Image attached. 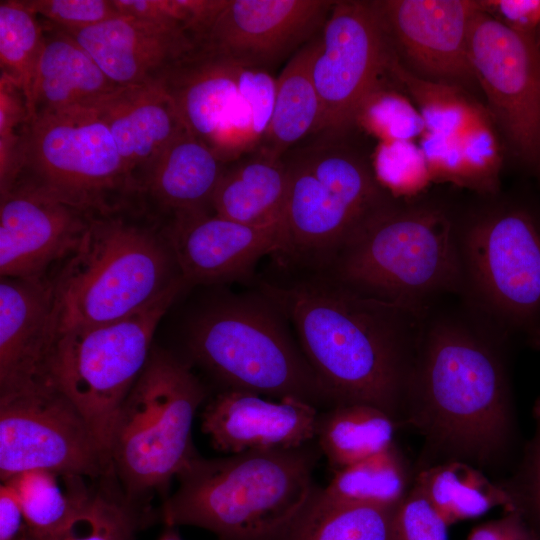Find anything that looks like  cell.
Segmentation results:
<instances>
[{"label": "cell", "instance_id": "1", "mask_svg": "<svg viewBox=\"0 0 540 540\" xmlns=\"http://www.w3.org/2000/svg\"><path fill=\"white\" fill-rule=\"evenodd\" d=\"M259 288L288 318L333 406L366 403L397 422L425 313L362 295L320 270Z\"/></svg>", "mask_w": 540, "mask_h": 540}, {"label": "cell", "instance_id": "2", "mask_svg": "<svg viewBox=\"0 0 540 540\" xmlns=\"http://www.w3.org/2000/svg\"><path fill=\"white\" fill-rule=\"evenodd\" d=\"M401 419L425 440L421 469L449 460L481 467L501 463L512 446L515 421L497 347L454 319L424 324Z\"/></svg>", "mask_w": 540, "mask_h": 540}, {"label": "cell", "instance_id": "3", "mask_svg": "<svg viewBox=\"0 0 540 540\" xmlns=\"http://www.w3.org/2000/svg\"><path fill=\"white\" fill-rule=\"evenodd\" d=\"M322 455L315 439L289 449L201 455L160 508L165 526H194L219 540H283L311 497Z\"/></svg>", "mask_w": 540, "mask_h": 540}, {"label": "cell", "instance_id": "4", "mask_svg": "<svg viewBox=\"0 0 540 540\" xmlns=\"http://www.w3.org/2000/svg\"><path fill=\"white\" fill-rule=\"evenodd\" d=\"M52 280L57 336L124 319L187 287L165 221L141 203L91 214L79 247Z\"/></svg>", "mask_w": 540, "mask_h": 540}, {"label": "cell", "instance_id": "5", "mask_svg": "<svg viewBox=\"0 0 540 540\" xmlns=\"http://www.w3.org/2000/svg\"><path fill=\"white\" fill-rule=\"evenodd\" d=\"M185 347V359L223 390L333 406L288 318L260 288L222 291L203 303L187 322Z\"/></svg>", "mask_w": 540, "mask_h": 540}, {"label": "cell", "instance_id": "6", "mask_svg": "<svg viewBox=\"0 0 540 540\" xmlns=\"http://www.w3.org/2000/svg\"><path fill=\"white\" fill-rule=\"evenodd\" d=\"M320 271L362 295L425 313L435 297L461 291L459 229L438 206L394 202Z\"/></svg>", "mask_w": 540, "mask_h": 540}, {"label": "cell", "instance_id": "7", "mask_svg": "<svg viewBox=\"0 0 540 540\" xmlns=\"http://www.w3.org/2000/svg\"><path fill=\"white\" fill-rule=\"evenodd\" d=\"M207 396L183 357L153 347L116 417L109 444L114 473L126 497L148 506L197 457L193 420Z\"/></svg>", "mask_w": 540, "mask_h": 540}, {"label": "cell", "instance_id": "8", "mask_svg": "<svg viewBox=\"0 0 540 540\" xmlns=\"http://www.w3.org/2000/svg\"><path fill=\"white\" fill-rule=\"evenodd\" d=\"M288 190L283 245L285 265L321 270L395 198L371 165L329 136L283 159Z\"/></svg>", "mask_w": 540, "mask_h": 540}, {"label": "cell", "instance_id": "9", "mask_svg": "<svg viewBox=\"0 0 540 540\" xmlns=\"http://www.w3.org/2000/svg\"><path fill=\"white\" fill-rule=\"evenodd\" d=\"M11 189L36 193L90 214L139 201L97 108L30 119Z\"/></svg>", "mask_w": 540, "mask_h": 540}, {"label": "cell", "instance_id": "10", "mask_svg": "<svg viewBox=\"0 0 540 540\" xmlns=\"http://www.w3.org/2000/svg\"><path fill=\"white\" fill-rule=\"evenodd\" d=\"M184 288L124 319L57 336L50 382L77 407L108 454L114 422L149 360L156 328Z\"/></svg>", "mask_w": 540, "mask_h": 540}, {"label": "cell", "instance_id": "11", "mask_svg": "<svg viewBox=\"0 0 540 540\" xmlns=\"http://www.w3.org/2000/svg\"><path fill=\"white\" fill-rule=\"evenodd\" d=\"M465 292L491 321L540 348V224L520 208L486 212L459 229Z\"/></svg>", "mask_w": 540, "mask_h": 540}, {"label": "cell", "instance_id": "12", "mask_svg": "<svg viewBox=\"0 0 540 540\" xmlns=\"http://www.w3.org/2000/svg\"><path fill=\"white\" fill-rule=\"evenodd\" d=\"M162 82L187 131L224 164L258 149L273 106L243 66L195 49Z\"/></svg>", "mask_w": 540, "mask_h": 540}, {"label": "cell", "instance_id": "13", "mask_svg": "<svg viewBox=\"0 0 540 540\" xmlns=\"http://www.w3.org/2000/svg\"><path fill=\"white\" fill-rule=\"evenodd\" d=\"M32 470L97 480L113 470L77 407L55 386L0 397V478Z\"/></svg>", "mask_w": 540, "mask_h": 540}, {"label": "cell", "instance_id": "14", "mask_svg": "<svg viewBox=\"0 0 540 540\" xmlns=\"http://www.w3.org/2000/svg\"><path fill=\"white\" fill-rule=\"evenodd\" d=\"M393 54L374 1H335L312 62L321 102L316 133L341 137L354 126L361 103L388 75Z\"/></svg>", "mask_w": 540, "mask_h": 540}, {"label": "cell", "instance_id": "15", "mask_svg": "<svg viewBox=\"0 0 540 540\" xmlns=\"http://www.w3.org/2000/svg\"><path fill=\"white\" fill-rule=\"evenodd\" d=\"M469 57L491 116L516 155L540 165V47L535 35L517 32L487 12H476Z\"/></svg>", "mask_w": 540, "mask_h": 540}, {"label": "cell", "instance_id": "16", "mask_svg": "<svg viewBox=\"0 0 540 540\" xmlns=\"http://www.w3.org/2000/svg\"><path fill=\"white\" fill-rule=\"evenodd\" d=\"M335 1L225 0L196 50L266 70L316 37Z\"/></svg>", "mask_w": 540, "mask_h": 540}, {"label": "cell", "instance_id": "17", "mask_svg": "<svg viewBox=\"0 0 540 540\" xmlns=\"http://www.w3.org/2000/svg\"><path fill=\"white\" fill-rule=\"evenodd\" d=\"M374 4L394 53L415 69L413 73L456 86L475 79L469 33L479 1L383 0Z\"/></svg>", "mask_w": 540, "mask_h": 540}, {"label": "cell", "instance_id": "18", "mask_svg": "<svg viewBox=\"0 0 540 540\" xmlns=\"http://www.w3.org/2000/svg\"><path fill=\"white\" fill-rule=\"evenodd\" d=\"M181 275L187 286L224 285L251 277L266 255H278L283 225L254 226L214 212L165 221Z\"/></svg>", "mask_w": 540, "mask_h": 540}, {"label": "cell", "instance_id": "19", "mask_svg": "<svg viewBox=\"0 0 540 540\" xmlns=\"http://www.w3.org/2000/svg\"><path fill=\"white\" fill-rule=\"evenodd\" d=\"M57 333L52 278L1 277L0 397L52 385Z\"/></svg>", "mask_w": 540, "mask_h": 540}, {"label": "cell", "instance_id": "20", "mask_svg": "<svg viewBox=\"0 0 540 540\" xmlns=\"http://www.w3.org/2000/svg\"><path fill=\"white\" fill-rule=\"evenodd\" d=\"M91 214L26 190L11 189L0 202V275L46 276L79 247Z\"/></svg>", "mask_w": 540, "mask_h": 540}, {"label": "cell", "instance_id": "21", "mask_svg": "<svg viewBox=\"0 0 540 540\" xmlns=\"http://www.w3.org/2000/svg\"><path fill=\"white\" fill-rule=\"evenodd\" d=\"M318 415L317 407L298 399L222 390L202 411L201 429L214 449L228 454L289 449L315 439Z\"/></svg>", "mask_w": 540, "mask_h": 540}, {"label": "cell", "instance_id": "22", "mask_svg": "<svg viewBox=\"0 0 540 540\" xmlns=\"http://www.w3.org/2000/svg\"><path fill=\"white\" fill-rule=\"evenodd\" d=\"M65 31L119 87L161 79L196 48L195 40L179 29L127 15Z\"/></svg>", "mask_w": 540, "mask_h": 540}, {"label": "cell", "instance_id": "23", "mask_svg": "<svg viewBox=\"0 0 540 540\" xmlns=\"http://www.w3.org/2000/svg\"><path fill=\"white\" fill-rule=\"evenodd\" d=\"M97 110L110 130L127 174L138 194L157 158L187 130L162 78L121 87Z\"/></svg>", "mask_w": 540, "mask_h": 540}, {"label": "cell", "instance_id": "24", "mask_svg": "<svg viewBox=\"0 0 540 540\" xmlns=\"http://www.w3.org/2000/svg\"><path fill=\"white\" fill-rule=\"evenodd\" d=\"M226 164L187 130L162 152L139 192L143 207L163 221L213 212L212 200Z\"/></svg>", "mask_w": 540, "mask_h": 540}, {"label": "cell", "instance_id": "25", "mask_svg": "<svg viewBox=\"0 0 540 540\" xmlns=\"http://www.w3.org/2000/svg\"><path fill=\"white\" fill-rule=\"evenodd\" d=\"M40 20L44 43L29 105L30 119L97 108L121 88L67 31Z\"/></svg>", "mask_w": 540, "mask_h": 540}, {"label": "cell", "instance_id": "26", "mask_svg": "<svg viewBox=\"0 0 540 540\" xmlns=\"http://www.w3.org/2000/svg\"><path fill=\"white\" fill-rule=\"evenodd\" d=\"M287 190L283 158L255 151L226 164L213 196L212 211L248 225H283Z\"/></svg>", "mask_w": 540, "mask_h": 540}, {"label": "cell", "instance_id": "27", "mask_svg": "<svg viewBox=\"0 0 540 540\" xmlns=\"http://www.w3.org/2000/svg\"><path fill=\"white\" fill-rule=\"evenodd\" d=\"M61 476L45 470L17 474L9 482L20 499L26 525L25 536L30 540H62L86 521L93 487L84 477Z\"/></svg>", "mask_w": 540, "mask_h": 540}, {"label": "cell", "instance_id": "28", "mask_svg": "<svg viewBox=\"0 0 540 540\" xmlns=\"http://www.w3.org/2000/svg\"><path fill=\"white\" fill-rule=\"evenodd\" d=\"M318 36L293 54L276 78L272 115L256 150L264 155L283 158L293 144L318 129L321 102L311 71Z\"/></svg>", "mask_w": 540, "mask_h": 540}, {"label": "cell", "instance_id": "29", "mask_svg": "<svg viewBox=\"0 0 540 540\" xmlns=\"http://www.w3.org/2000/svg\"><path fill=\"white\" fill-rule=\"evenodd\" d=\"M397 423L371 404H337L319 413L315 441L337 471L389 448Z\"/></svg>", "mask_w": 540, "mask_h": 540}, {"label": "cell", "instance_id": "30", "mask_svg": "<svg viewBox=\"0 0 540 540\" xmlns=\"http://www.w3.org/2000/svg\"><path fill=\"white\" fill-rule=\"evenodd\" d=\"M413 485L428 499L448 526L482 516L493 507L512 509L502 484L489 480L474 465L449 460L422 468Z\"/></svg>", "mask_w": 540, "mask_h": 540}, {"label": "cell", "instance_id": "31", "mask_svg": "<svg viewBox=\"0 0 540 540\" xmlns=\"http://www.w3.org/2000/svg\"><path fill=\"white\" fill-rule=\"evenodd\" d=\"M395 509L338 502L316 486L283 540H391Z\"/></svg>", "mask_w": 540, "mask_h": 540}, {"label": "cell", "instance_id": "32", "mask_svg": "<svg viewBox=\"0 0 540 540\" xmlns=\"http://www.w3.org/2000/svg\"><path fill=\"white\" fill-rule=\"evenodd\" d=\"M388 75L408 94L427 131L459 137L472 127L491 122L488 113L461 87L416 75L395 53Z\"/></svg>", "mask_w": 540, "mask_h": 540}, {"label": "cell", "instance_id": "33", "mask_svg": "<svg viewBox=\"0 0 540 540\" xmlns=\"http://www.w3.org/2000/svg\"><path fill=\"white\" fill-rule=\"evenodd\" d=\"M410 471L395 444L335 471L324 494L347 504L397 507L410 488Z\"/></svg>", "mask_w": 540, "mask_h": 540}, {"label": "cell", "instance_id": "34", "mask_svg": "<svg viewBox=\"0 0 540 540\" xmlns=\"http://www.w3.org/2000/svg\"><path fill=\"white\" fill-rule=\"evenodd\" d=\"M44 43L40 18L22 1L0 2V66L5 77L23 92L28 110Z\"/></svg>", "mask_w": 540, "mask_h": 540}, {"label": "cell", "instance_id": "35", "mask_svg": "<svg viewBox=\"0 0 540 540\" xmlns=\"http://www.w3.org/2000/svg\"><path fill=\"white\" fill-rule=\"evenodd\" d=\"M155 518L149 506L130 501L123 492L114 470L97 479L85 523L88 532L75 530L62 540H134L137 532ZM76 529V528H75ZM23 540H30L25 535Z\"/></svg>", "mask_w": 540, "mask_h": 540}, {"label": "cell", "instance_id": "36", "mask_svg": "<svg viewBox=\"0 0 540 540\" xmlns=\"http://www.w3.org/2000/svg\"><path fill=\"white\" fill-rule=\"evenodd\" d=\"M354 125L380 141H414L426 130L409 97L381 83L361 103Z\"/></svg>", "mask_w": 540, "mask_h": 540}, {"label": "cell", "instance_id": "37", "mask_svg": "<svg viewBox=\"0 0 540 540\" xmlns=\"http://www.w3.org/2000/svg\"><path fill=\"white\" fill-rule=\"evenodd\" d=\"M371 167L376 180L394 198L414 195L432 180L423 152L414 141L378 142Z\"/></svg>", "mask_w": 540, "mask_h": 540}, {"label": "cell", "instance_id": "38", "mask_svg": "<svg viewBox=\"0 0 540 540\" xmlns=\"http://www.w3.org/2000/svg\"><path fill=\"white\" fill-rule=\"evenodd\" d=\"M121 15L132 16L189 34L196 45L225 0H114Z\"/></svg>", "mask_w": 540, "mask_h": 540}, {"label": "cell", "instance_id": "39", "mask_svg": "<svg viewBox=\"0 0 540 540\" xmlns=\"http://www.w3.org/2000/svg\"><path fill=\"white\" fill-rule=\"evenodd\" d=\"M29 123L23 92L7 78L0 77V194L14 183Z\"/></svg>", "mask_w": 540, "mask_h": 540}, {"label": "cell", "instance_id": "40", "mask_svg": "<svg viewBox=\"0 0 540 540\" xmlns=\"http://www.w3.org/2000/svg\"><path fill=\"white\" fill-rule=\"evenodd\" d=\"M509 495L511 510L523 518L536 540H540V432L527 443L515 473L501 483Z\"/></svg>", "mask_w": 540, "mask_h": 540}, {"label": "cell", "instance_id": "41", "mask_svg": "<svg viewBox=\"0 0 540 540\" xmlns=\"http://www.w3.org/2000/svg\"><path fill=\"white\" fill-rule=\"evenodd\" d=\"M448 525L414 485L396 507L391 540H448Z\"/></svg>", "mask_w": 540, "mask_h": 540}, {"label": "cell", "instance_id": "42", "mask_svg": "<svg viewBox=\"0 0 540 540\" xmlns=\"http://www.w3.org/2000/svg\"><path fill=\"white\" fill-rule=\"evenodd\" d=\"M37 17L64 30L87 28L121 15L114 0H22Z\"/></svg>", "mask_w": 540, "mask_h": 540}, {"label": "cell", "instance_id": "43", "mask_svg": "<svg viewBox=\"0 0 540 540\" xmlns=\"http://www.w3.org/2000/svg\"><path fill=\"white\" fill-rule=\"evenodd\" d=\"M458 139L464 159L466 183L494 180L501 165V154L491 122L470 128Z\"/></svg>", "mask_w": 540, "mask_h": 540}, {"label": "cell", "instance_id": "44", "mask_svg": "<svg viewBox=\"0 0 540 540\" xmlns=\"http://www.w3.org/2000/svg\"><path fill=\"white\" fill-rule=\"evenodd\" d=\"M432 179L466 184L465 165L458 137L425 130L419 137Z\"/></svg>", "mask_w": 540, "mask_h": 540}, {"label": "cell", "instance_id": "45", "mask_svg": "<svg viewBox=\"0 0 540 540\" xmlns=\"http://www.w3.org/2000/svg\"><path fill=\"white\" fill-rule=\"evenodd\" d=\"M479 5L517 32L535 35L540 26V0H481Z\"/></svg>", "mask_w": 540, "mask_h": 540}, {"label": "cell", "instance_id": "46", "mask_svg": "<svg viewBox=\"0 0 540 540\" xmlns=\"http://www.w3.org/2000/svg\"><path fill=\"white\" fill-rule=\"evenodd\" d=\"M466 540H536L516 510L505 511L501 518L476 526Z\"/></svg>", "mask_w": 540, "mask_h": 540}, {"label": "cell", "instance_id": "47", "mask_svg": "<svg viewBox=\"0 0 540 540\" xmlns=\"http://www.w3.org/2000/svg\"><path fill=\"white\" fill-rule=\"evenodd\" d=\"M26 531L20 499L9 482L0 487V540H20Z\"/></svg>", "mask_w": 540, "mask_h": 540}, {"label": "cell", "instance_id": "48", "mask_svg": "<svg viewBox=\"0 0 540 540\" xmlns=\"http://www.w3.org/2000/svg\"><path fill=\"white\" fill-rule=\"evenodd\" d=\"M158 540H183V539L180 537L176 527L165 526V530L161 534Z\"/></svg>", "mask_w": 540, "mask_h": 540}, {"label": "cell", "instance_id": "49", "mask_svg": "<svg viewBox=\"0 0 540 540\" xmlns=\"http://www.w3.org/2000/svg\"><path fill=\"white\" fill-rule=\"evenodd\" d=\"M533 417L536 424V431L540 432V396L536 399L534 403Z\"/></svg>", "mask_w": 540, "mask_h": 540}, {"label": "cell", "instance_id": "50", "mask_svg": "<svg viewBox=\"0 0 540 540\" xmlns=\"http://www.w3.org/2000/svg\"><path fill=\"white\" fill-rule=\"evenodd\" d=\"M20 540H23V537Z\"/></svg>", "mask_w": 540, "mask_h": 540}]
</instances>
